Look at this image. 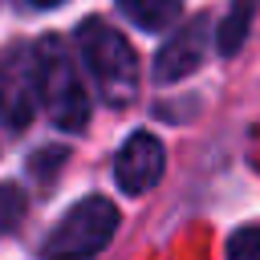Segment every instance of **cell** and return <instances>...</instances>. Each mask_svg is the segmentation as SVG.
<instances>
[{"mask_svg": "<svg viewBox=\"0 0 260 260\" xmlns=\"http://www.w3.org/2000/svg\"><path fill=\"white\" fill-rule=\"evenodd\" d=\"M77 49L81 61L102 93L106 106H126L138 93V57L130 49V41L106 24V20H81L77 28Z\"/></svg>", "mask_w": 260, "mask_h": 260, "instance_id": "cell-1", "label": "cell"}, {"mask_svg": "<svg viewBox=\"0 0 260 260\" xmlns=\"http://www.w3.org/2000/svg\"><path fill=\"white\" fill-rule=\"evenodd\" d=\"M32 61H37V98L45 102L53 126L81 130L89 122V98H85V85L77 81V69L69 61L65 45L57 37H45L32 49Z\"/></svg>", "mask_w": 260, "mask_h": 260, "instance_id": "cell-2", "label": "cell"}, {"mask_svg": "<svg viewBox=\"0 0 260 260\" xmlns=\"http://www.w3.org/2000/svg\"><path fill=\"white\" fill-rule=\"evenodd\" d=\"M114 232H118V207L102 195H89L73 203L45 236V260H89L110 244Z\"/></svg>", "mask_w": 260, "mask_h": 260, "instance_id": "cell-3", "label": "cell"}, {"mask_svg": "<svg viewBox=\"0 0 260 260\" xmlns=\"http://www.w3.org/2000/svg\"><path fill=\"white\" fill-rule=\"evenodd\" d=\"M37 106V61L28 45H12L0 53V118L20 130L28 126Z\"/></svg>", "mask_w": 260, "mask_h": 260, "instance_id": "cell-4", "label": "cell"}, {"mask_svg": "<svg viewBox=\"0 0 260 260\" xmlns=\"http://www.w3.org/2000/svg\"><path fill=\"white\" fill-rule=\"evenodd\" d=\"M162 167H167V154H162V142L146 130L130 134L114 158V179L126 195H146L158 179H162Z\"/></svg>", "mask_w": 260, "mask_h": 260, "instance_id": "cell-5", "label": "cell"}, {"mask_svg": "<svg viewBox=\"0 0 260 260\" xmlns=\"http://www.w3.org/2000/svg\"><path fill=\"white\" fill-rule=\"evenodd\" d=\"M207 53V16H195L191 24H183L154 57V77L158 81H183L187 73H195L203 65Z\"/></svg>", "mask_w": 260, "mask_h": 260, "instance_id": "cell-6", "label": "cell"}, {"mask_svg": "<svg viewBox=\"0 0 260 260\" xmlns=\"http://www.w3.org/2000/svg\"><path fill=\"white\" fill-rule=\"evenodd\" d=\"M118 8H122L142 32H162V28L175 24V16L183 12V0H118Z\"/></svg>", "mask_w": 260, "mask_h": 260, "instance_id": "cell-7", "label": "cell"}, {"mask_svg": "<svg viewBox=\"0 0 260 260\" xmlns=\"http://www.w3.org/2000/svg\"><path fill=\"white\" fill-rule=\"evenodd\" d=\"M252 12H256V0H236L232 16L219 24V53H223V57H228V53H236V49L244 45L248 24H252Z\"/></svg>", "mask_w": 260, "mask_h": 260, "instance_id": "cell-8", "label": "cell"}, {"mask_svg": "<svg viewBox=\"0 0 260 260\" xmlns=\"http://www.w3.org/2000/svg\"><path fill=\"white\" fill-rule=\"evenodd\" d=\"M228 260H260V223H244L228 236Z\"/></svg>", "mask_w": 260, "mask_h": 260, "instance_id": "cell-9", "label": "cell"}, {"mask_svg": "<svg viewBox=\"0 0 260 260\" xmlns=\"http://www.w3.org/2000/svg\"><path fill=\"white\" fill-rule=\"evenodd\" d=\"M24 215V195L16 187H0V232H12Z\"/></svg>", "mask_w": 260, "mask_h": 260, "instance_id": "cell-10", "label": "cell"}, {"mask_svg": "<svg viewBox=\"0 0 260 260\" xmlns=\"http://www.w3.org/2000/svg\"><path fill=\"white\" fill-rule=\"evenodd\" d=\"M28 4H37V8H57V4H65V0H28Z\"/></svg>", "mask_w": 260, "mask_h": 260, "instance_id": "cell-11", "label": "cell"}]
</instances>
